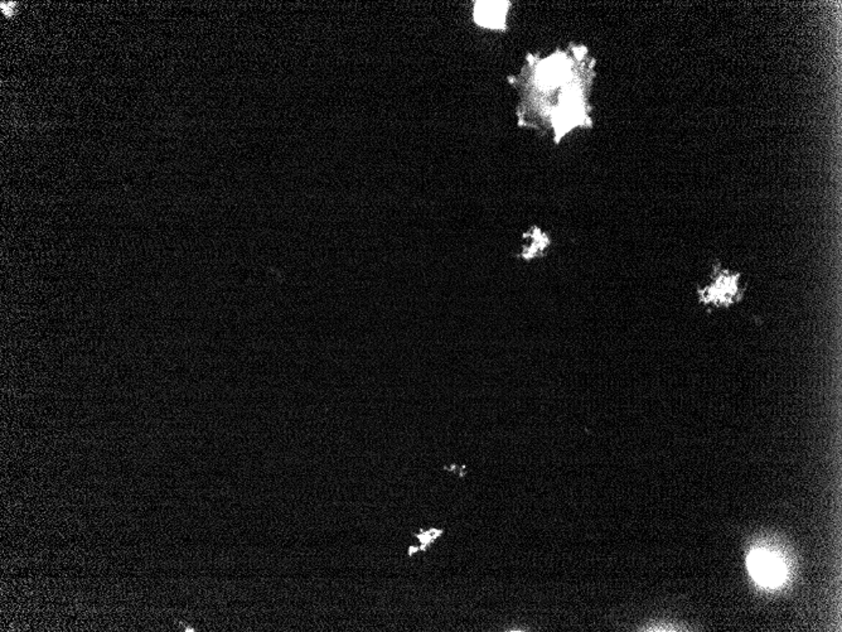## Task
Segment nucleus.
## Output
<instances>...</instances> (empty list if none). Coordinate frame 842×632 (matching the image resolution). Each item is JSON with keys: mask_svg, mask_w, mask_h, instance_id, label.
Wrapping results in <instances>:
<instances>
[{"mask_svg": "<svg viewBox=\"0 0 842 632\" xmlns=\"http://www.w3.org/2000/svg\"><path fill=\"white\" fill-rule=\"evenodd\" d=\"M748 568L756 583L767 588L781 586L787 577V568L783 559L767 549H756L750 553Z\"/></svg>", "mask_w": 842, "mask_h": 632, "instance_id": "obj_1", "label": "nucleus"}, {"mask_svg": "<svg viewBox=\"0 0 842 632\" xmlns=\"http://www.w3.org/2000/svg\"><path fill=\"white\" fill-rule=\"evenodd\" d=\"M739 274L723 270L714 277L709 286L699 291V298L705 306L729 307L740 298Z\"/></svg>", "mask_w": 842, "mask_h": 632, "instance_id": "obj_2", "label": "nucleus"}, {"mask_svg": "<svg viewBox=\"0 0 842 632\" xmlns=\"http://www.w3.org/2000/svg\"><path fill=\"white\" fill-rule=\"evenodd\" d=\"M507 8V1H478L474 17L478 24L483 27L502 28Z\"/></svg>", "mask_w": 842, "mask_h": 632, "instance_id": "obj_3", "label": "nucleus"}, {"mask_svg": "<svg viewBox=\"0 0 842 632\" xmlns=\"http://www.w3.org/2000/svg\"><path fill=\"white\" fill-rule=\"evenodd\" d=\"M444 534L443 529H428V530H420L418 534H414L415 538L420 541L419 546H410L407 554L412 557L415 553L426 552L429 546H432L435 543V540L438 539L439 537H442Z\"/></svg>", "mask_w": 842, "mask_h": 632, "instance_id": "obj_4", "label": "nucleus"}, {"mask_svg": "<svg viewBox=\"0 0 842 632\" xmlns=\"http://www.w3.org/2000/svg\"><path fill=\"white\" fill-rule=\"evenodd\" d=\"M530 238L532 239V242L530 244V247L526 249L522 253L524 259H532L535 258V255L538 252H544L545 249L549 245V239L544 233H541L540 230H533L531 231Z\"/></svg>", "mask_w": 842, "mask_h": 632, "instance_id": "obj_5", "label": "nucleus"}, {"mask_svg": "<svg viewBox=\"0 0 842 632\" xmlns=\"http://www.w3.org/2000/svg\"><path fill=\"white\" fill-rule=\"evenodd\" d=\"M13 4H14V3H9V6H8V10H7V12H6V14H7V15H8V14H12V9H10V7H14ZM6 7H7V6H6V3H3V4H1V8H3V10H4V9H6Z\"/></svg>", "mask_w": 842, "mask_h": 632, "instance_id": "obj_6", "label": "nucleus"}]
</instances>
